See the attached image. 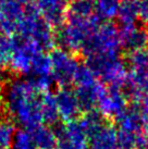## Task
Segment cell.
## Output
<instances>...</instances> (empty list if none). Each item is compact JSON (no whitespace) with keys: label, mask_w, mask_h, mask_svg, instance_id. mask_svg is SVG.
Listing matches in <instances>:
<instances>
[{"label":"cell","mask_w":148,"mask_h":149,"mask_svg":"<svg viewBox=\"0 0 148 149\" xmlns=\"http://www.w3.org/2000/svg\"><path fill=\"white\" fill-rule=\"evenodd\" d=\"M15 37H17V45L8 65L9 69L13 73L22 76L32 74L34 59L36 58L37 54L44 52L45 50L33 39L21 38L17 36Z\"/></svg>","instance_id":"cell-3"},{"label":"cell","mask_w":148,"mask_h":149,"mask_svg":"<svg viewBox=\"0 0 148 149\" xmlns=\"http://www.w3.org/2000/svg\"><path fill=\"white\" fill-rule=\"evenodd\" d=\"M32 81H33L34 87L36 88V91L41 95L50 91L52 83H54V79L51 76H37V77L32 79Z\"/></svg>","instance_id":"cell-18"},{"label":"cell","mask_w":148,"mask_h":149,"mask_svg":"<svg viewBox=\"0 0 148 149\" xmlns=\"http://www.w3.org/2000/svg\"><path fill=\"white\" fill-rule=\"evenodd\" d=\"M15 125L12 120L0 119V149H11L15 136Z\"/></svg>","instance_id":"cell-15"},{"label":"cell","mask_w":148,"mask_h":149,"mask_svg":"<svg viewBox=\"0 0 148 149\" xmlns=\"http://www.w3.org/2000/svg\"><path fill=\"white\" fill-rule=\"evenodd\" d=\"M6 81V71H4V66L0 64V86L4 83Z\"/></svg>","instance_id":"cell-19"},{"label":"cell","mask_w":148,"mask_h":149,"mask_svg":"<svg viewBox=\"0 0 148 149\" xmlns=\"http://www.w3.org/2000/svg\"><path fill=\"white\" fill-rule=\"evenodd\" d=\"M33 136L37 149H56L57 148V134L49 125L41 124L29 130Z\"/></svg>","instance_id":"cell-12"},{"label":"cell","mask_w":148,"mask_h":149,"mask_svg":"<svg viewBox=\"0 0 148 149\" xmlns=\"http://www.w3.org/2000/svg\"><path fill=\"white\" fill-rule=\"evenodd\" d=\"M54 96L60 120L64 123L77 120L82 113V110L75 91L69 87H60Z\"/></svg>","instance_id":"cell-7"},{"label":"cell","mask_w":148,"mask_h":149,"mask_svg":"<svg viewBox=\"0 0 148 149\" xmlns=\"http://www.w3.org/2000/svg\"><path fill=\"white\" fill-rule=\"evenodd\" d=\"M52 71V63L50 59V54L44 52H40L36 56L34 59L33 66H32V74L37 76H51Z\"/></svg>","instance_id":"cell-16"},{"label":"cell","mask_w":148,"mask_h":149,"mask_svg":"<svg viewBox=\"0 0 148 149\" xmlns=\"http://www.w3.org/2000/svg\"><path fill=\"white\" fill-rule=\"evenodd\" d=\"M17 45V37L0 32V64L8 66Z\"/></svg>","instance_id":"cell-14"},{"label":"cell","mask_w":148,"mask_h":149,"mask_svg":"<svg viewBox=\"0 0 148 149\" xmlns=\"http://www.w3.org/2000/svg\"><path fill=\"white\" fill-rule=\"evenodd\" d=\"M6 6V4L3 3V1L2 0H0V17H1V15H2V12H3V7Z\"/></svg>","instance_id":"cell-20"},{"label":"cell","mask_w":148,"mask_h":149,"mask_svg":"<svg viewBox=\"0 0 148 149\" xmlns=\"http://www.w3.org/2000/svg\"><path fill=\"white\" fill-rule=\"evenodd\" d=\"M117 128L122 132L138 135L144 132V120L142 116L140 102H132L123 112L112 121Z\"/></svg>","instance_id":"cell-8"},{"label":"cell","mask_w":148,"mask_h":149,"mask_svg":"<svg viewBox=\"0 0 148 149\" xmlns=\"http://www.w3.org/2000/svg\"><path fill=\"white\" fill-rule=\"evenodd\" d=\"M2 102L8 113L22 128L44 124L41 113V94L34 87L32 79H14L6 84Z\"/></svg>","instance_id":"cell-1"},{"label":"cell","mask_w":148,"mask_h":149,"mask_svg":"<svg viewBox=\"0 0 148 149\" xmlns=\"http://www.w3.org/2000/svg\"><path fill=\"white\" fill-rule=\"evenodd\" d=\"M31 3L51 26H57L61 23L64 0H31Z\"/></svg>","instance_id":"cell-11"},{"label":"cell","mask_w":148,"mask_h":149,"mask_svg":"<svg viewBox=\"0 0 148 149\" xmlns=\"http://www.w3.org/2000/svg\"><path fill=\"white\" fill-rule=\"evenodd\" d=\"M126 107L128 104L125 95H123L118 89H113L111 91H101L97 101L96 109L112 122L117 116L123 112Z\"/></svg>","instance_id":"cell-9"},{"label":"cell","mask_w":148,"mask_h":149,"mask_svg":"<svg viewBox=\"0 0 148 149\" xmlns=\"http://www.w3.org/2000/svg\"><path fill=\"white\" fill-rule=\"evenodd\" d=\"M11 149H37L31 131L26 128L17 130Z\"/></svg>","instance_id":"cell-17"},{"label":"cell","mask_w":148,"mask_h":149,"mask_svg":"<svg viewBox=\"0 0 148 149\" xmlns=\"http://www.w3.org/2000/svg\"><path fill=\"white\" fill-rule=\"evenodd\" d=\"M26 6L22 3L20 0H14L6 4L2 15L0 17V32L15 36L17 26L24 14Z\"/></svg>","instance_id":"cell-10"},{"label":"cell","mask_w":148,"mask_h":149,"mask_svg":"<svg viewBox=\"0 0 148 149\" xmlns=\"http://www.w3.org/2000/svg\"><path fill=\"white\" fill-rule=\"evenodd\" d=\"M88 149H119L118 148V128L111 121L91 128L86 133Z\"/></svg>","instance_id":"cell-6"},{"label":"cell","mask_w":148,"mask_h":149,"mask_svg":"<svg viewBox=\"0 0 148 149\" xmlns=\"http://www.w3.org/2000/svg\"><path fill=\"white\" fill-rule=\"evenodd\" d=\"M41 113L44 119V124L54 125L59 122V113H58L56 96L54 93L48 91L41 95Z\"/></svg>","instance_id":"cell-13"},{"label":"cell","mask_w":148,"mask_h":149,"mask_svg":"<svg viewBox=\"0 0 148 149\" xmlns=\"http://www.w3.org/2000/svg\"><path fill=\"white\" fill-rule=\"evenodd\" d=\"M49 54L52 63L51 77L54 82L60 87H68L74 82L78 71L75 60L62 49H54Z\"/></svg>","instance_id":"cell-4"},{"label":"cell","mask_w":148,"mask_h":149,"mask_svg":"<svg viewBox=\"0 0 148 149\" xmlns=\"http://www.w3.org/2000/svg\"><path fill=\"white\" fill-rule=\"evenodd\" d=\"M21 38L33 39L44 50L51 49L54 44L52 26L44 20L32 3L25 7V11L17 26V35Z\"/></svg>","instance_id":"cell-2"},{"label":"cell","mask_w":148,"mask_h":149,"mask_svg":"<svg viewBox=\"0 0 148 149\" xmlns=\"http://www.w3.org/2000/svg\"><path fill=\"white\" fill-rule=\"evenodd\" d=\"M56 134V149H88L87 135L78 119L63 123L58 127Z\"/></svg>","instance_id":"cell-5"}]
</instances>
